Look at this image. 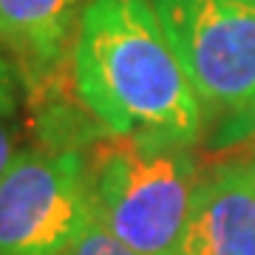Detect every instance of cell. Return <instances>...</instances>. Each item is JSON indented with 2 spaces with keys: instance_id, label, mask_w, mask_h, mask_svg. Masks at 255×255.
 Segmentation results:
<instances>
[{
  "instance_id": "52a82bcc",
  "label": "cell",
  "mask_w": 255,
  "mask_h": 255,
  "mask_svg": "<svg viewBox=\"0 0 255 255\" xmlns=\"http://www.w3.org/2000/svg\"><path fill=\"white\" fill-rule=\"evenodd\" d=\"M20 74L0 54V176L20 153Z\"/></svg>"
},
{
  "instance_id": "6da1fadb",
  "label": "cell",
  "mask_w": 255,
  "mask_h": 255,
  "mask_svg": "<svg viewBox=\"0 0 255 255\" xmlns=\"http://www.w3.org/2000/svg\"><path fill=\"white\" fill-rule=\"evenodd\" d=\"M71 77L80 105L111 133L204 136L199 97L150 0H88Z\"/></svg>"
},
{
  "instance_id": "3957f363",
  "label": "cell",
  "mask_w": 255,
  "mask_h": 255,
  "mask_svg": "<svg viewBox=\"0 0 255 255\" xmlns=\"http://www.w3.org/2000/svg\"><path fill=\"white\" fill-rule=\"evenodd\" d=\"M204 114L213 150L255 130V0H150Z\"/></svg>"
},
{
  "instance_id": "ba28073f",
  "label": "cell",
  "mask_w": 255,
  "mask_h": 255,
  "mask_svg": "<svg viewBox=\"0 0 255 255\" xmlns=\"http://www.w3.org/2000/svg\"><path fill=\"white\" fill-rule=\"evenodd\" d=\"M57 255H139L130 247H125L119 238H114L108 230H102L97 221H88L80 230V236L68 241Z\"/></svg>"
},
{
  "instance_id": "7a4b0ae2",
  "label": "cell",
  "mask_w": 255,
  "mask_h": 255,
  "mask_svg": "<svg viewBox=\"0 0 255 255\" xmlns=\"http://www.w3.org/2000/svg\"><path fill=\"white\" fill-rule=\"evenodd\" d=\"M82 159L91 219L139 255H173L201 179L193 145L100 130Z\"/></svg>"
},
{
  "instance_id": "5b68a950",
  "label": "cell",
  "mask_w": 255,
  "mask_h": 255,
  "mask_svg": "<svg viewBox=\"0 0 255 255\" xmlns=\"http://www.w3.org/2000/svg\"><path fill=\"white\" fill-rule=\"evenodd\" d=\"M173 255H255V156L201 173Z\"/></svg>"
},
{
  "instance_id": "9c48e42d",
  "label": "cell",
  "mask_w": 255,
  "mask_h": 255,
  "mask_svg": "<svg viewBox=\"0 0 255 255\" xmlns=\"http://www.w3.org/2000/svg\"><path fill=\"white\" fill-rule=\"evenodd\" d=\"M244 147H255V130H253V136H250V142H247Z\"/></svg>"
},
{
  "instance_id": "8992f818",
  "label": "cell",
  "mask_w": 255,
  "mask_h": 255,
  "mask_svg": "<svg viewBox=\"0 0 255 255\" xmlns=\"http://www.w3.org/2000/svg\"><path fill=\"white\" fill-rule=\"evenodd\" d=\"M88 0H0V48L31 94L46 91L74 51Z\"/></svg>"
},
{
  "instance_id": "277c9868",
  "label": "cell",
  "mask_w": 255,
  "mask_h": 255,
  "mask_svg": "<svg viewBox=\"0 0 255 255\" xmlns=\"http://www.w3.org/2000/svg\"><path fill=\"white\" fill-rule=\"evenodd\" d=\"M88 221L77 147H26L0 176V255H57Z\"/></svg>"
}]
</instances>
